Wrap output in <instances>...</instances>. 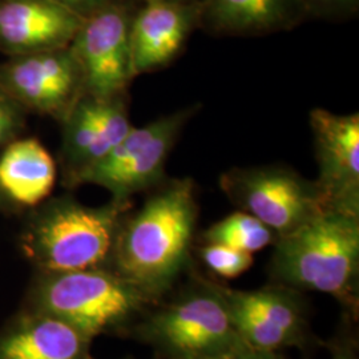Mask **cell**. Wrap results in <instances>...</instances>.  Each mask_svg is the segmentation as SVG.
I'll return each mask as SVG.
<instances>
[{
  "instance_id": "cell-1",
  "label": "cell",
  "mask_w": 359,
  "mask_h": 359,
  "mask_svg": "<svg viewBox=\"0 0 359 359\" xmlns=\"http://www.w3.org/2000/svg\"><path fill=\"white\" fill-rule=\"evenodd\" d=\"M197 218L193 180L161 182L137 212L121 219L108 268L154 304L161 301L193 269Z\"/></svg>"
},
{
  "instance_id": "cell-2",
  "label": "cell",
  "mask_w": 359,
  "mask_h": 359,
  "mask_svg": "<svg viewBox=\"0 0 359 359\" xmlns=\"http://www.w3.org/2000/svg\"><path fill=\"white\" fill-rule=\"evenodd\" d=\"M271 283L333 297L358 320L359 215L325 209L297 231L277 238Z\"/></svg>"
},
{
  "instance_id": "cell-3",
  "label": "cell",
  "mask_w": 359,
  "mask_h": 359,
  "mask_svg": "<svg viewBox=\"0 0 359 359\" xmlns=\"http://www.w3.org/2000/svg\"><path fill=\"white\" fill-rule=\"evenodd\" d=\"M130 335L157 359H226L246 345L236 332L219 283L194 271L147 310Z\"/></svg>"
},
{
  "instance_id": "cell-4",
  "label": "cell",
  "mask_w": 359,
  "mask_h": 359,
  "mask_svg": "<svg viewBox=\"0 0 359 359\" xmlns=\"http://www.w3.org/2000/svg\"><path fill=\"white\" fill-rule=\"evenodd\" d=\"M154 302L109 268L48 273L38 292L39 311L69 323L90 339L130 334Z\"/></svg>"
},
{
  "instance_id": "cell-5",
  "label": "cell",
  "mask_w": 359,
  "mask_h": 359,
  "mask_svg": "<svg viewBox=\"0 0 359 359\" xmlns=\"http://www.w3.org/2000/svg\"><path fill=\"white\" fill-rule=\"evenodd\" d=\"M130 203L99 208L63 198L52 203L28 233L26 248L48 273L108 268L120 222Z\"/></svg>"
},
{
  "instance_id": "cell-6",
  "label": "cell",
  "mask_w": 359,
  "mask_h": 359,
  "mask_svg": "<svg viewBox=\"0 0 359 359\" xmlns=\"http://www.w3.org/2000/svg\"><path fill=\"white\" fill-rule=\"evenodd\" d=\"M197 108L189 107L133 128L100 161L77 173L72 184H96L127 203L136 193L154 189L164 180L169 154Z\"/></svg>"
},
{
  "instance_id": "cell-7",
  "label": "cell",
  "mask_w": 359,
  "mask_h": 359,
  "mask_svg": "<svg viewBox=\"0 0 359 359\" xmlns=\"http://www.w3.org/2000/svg\"><path fill=\"white\" fill-rule=\"evenodd\" d=\"M219 188L233 205L258 218L277 238L326 209L316 181L280 165L233 168L221 175Z\"/></svg>"
},
{
  "instance_id": "cell-8",
  "label": "cell",
  "mask_w": 359,
  "mask_h": 359,
  "mask_svg": "<svg viewBox=\"0 0 359 359\" xmlns=\"http://www.w3.org/2000/svg\"><path fill=\"white\" fill-rule=\"evenodd\" d=\"M233 326L250 348L281 353L286 348L310 350L321 344L309 323L302 293L270 283L257 290H237L219 283Z\"/></svg>"
},
{
  "instance_id": "cell-9",
  "label": "cell",
  "mask_w": 359,
  "mask_h": 359,
  "mask_svg": "<svg viewBox=\"0 0 359 359\" xmlns=\"http://www.w3.org/2000/svg\"><path fill=\"white\" fill-rule=\"evenodd\" d=\"M130 25L117 8H104L84 20L69 50L76 59L83 88L96 100L121 96L133 79Z\"/></svg>"
},
{
  "instance_id": "cell-10",
  "label": "cell",
  "mask_w": 359,
  "mask_h": 359,
  "mask_svg": "<svg viewBox=\"0 0 359 359\" xmlns=\"http://www.w3.org/2000/svg\"><path fill=\"white\" fill-rule=\"evenodd\" d=\"M310 127L318 163L316 184L326 209L359 215V115L317 108Z\"/></svg>"
},
{
  "instance_id": "cell-11",
  "label": "cell",
  "mask_w": 359,
  "mask_h": 359,
  "mask_svg": "<svg viewBox=\"0 0 359 359\" xmlns=\"http://www.w3.org/2000/svg\"><path fill=\"white\" fill-rule=\"evenodd\" d=\"M1 79L16 99L47 114L67 116L84 90L69 48L23 55L4 67Z\"/></svg>"
},
{
  "instance_id": "cell-12",
  "label": "cell",
  "mask_w": 359,
  "mask_h": 359,
  "mask_svg": "<svg viewBox=\"0 0 359 359\" xmlns=\"http://www.w3.org/2000/svg\"><path fill=\"white\" fill-rule=\"evenodd\" d=\"M83 23L57 0H6L0 4V47L20 56L67 48Z\"/></svg>"
},
{
  "instance_id": "cell-13",
  "label": "cell",
  "mask_w": 359,
  "mask_h": 359,
  "mask_svg": "<svg viewBox=\"0 0 359 359\" xmlns=\"http://www.w3.org/2000/svg\"><path fill=\"white\" fill-rule=\"evenodd\" d=\"M194 11L179 0H147L129 28L133 76L172 63L188 38Z\"/></svg>"
},
{
  "instance_id": "cell-14",
  "label": "cell",
  "mask_w": 359,
  "mask_h": 359,
  "mask_svg": "<svg viewBox=\"0 0 359 359\" xmlns=\"http://www.w3.org/2000/svg\"><path fill=\"white\" fill-rule=\"evenodd\" d=\"M90 341L69 323L39 311L0 338V359H92Z\"/></svg>"
},
{
  "instance_id": "cell-15",
  "label": "cell",
  "mask_w": 359,
  "mask_h": 359,
  "mask_svg": "<svg viewBox=\"0 0 359 359\" xmlns=\"http://www.w3.org/2000/svg\"><path fill=\"white\" fill-rule=\"evenodd\" d=\"M56 165L36 139L13 142L0 157V189L22 205L43 201L55 185Z\"/></svg>"
},
{
  "instance_id": "cell-16",
  "label": "cell",
  "mask_w": 359,
  "mask_h": 359,
  "mask_svg": "<svg viewBox=\"0 0 359 359\" xmlns=\"http://www.w3.org/2000/svg\"><path fill=\"white\" fill-rule=\"evenodd\" d=\"M304 7L301 0H205L204 16L225 34H264L289 27Z\"/></svg>"
},
{
  "instance_id": "cell-17",
  "label": "cell",
  "mask_w": 359,
  "mask_h": 359,
  "mask_svg": "<svg viewBox=\"0 0 359 359\" xmlns=\"http://www.w3.org/2000/svg\"><path fill=\"white\" fill-rule=\"evenodd\" d=\"M65 154L71 180L107 154L99 132L96 99H79L67 114Z\"/></svg>"
},
{
  "instance_id": "cell-18",
  "label": "cell",
  "mask_w": 359,
  "mask_h": 359,
  "mask_svg": "<svg viewBox=\"0 0 359 359\" xmlns=\"http://www.w3.org/2000/svg\"><path fill=\"white\" fill-rule=\"evenodd\" d=\"M201 241L203 244L226 245L253 255L274 244L277 236L258 218L238 210L210 225L201 234Z\"/></svg>"
},
{
  "instance_id": "cell-19",
  "label": "cell",
  "mask_w": 359,
  "mask_h": 359,
  "mask_svg": "<svg viewBox=\"0 0 359 359\" xmlns=\"http://www.w3.org/2000/svg\"><path fill=\"white\" fill-rule=\"evenodd\" d=\"M198 256L208 269L225 280L240 277L253 265V255L226 245L203 244Z\"/></svg>"
},
{
  "instance_id": "cell-20",
  "label": "cell",
  "mask_w": 359,
  "mask_h": 359,
  "mask_svg": "<svg viewBox=\"0 0 359 359\" xmlns=\"http://www.w3.org/2000/svg\"><path fill=\"white\" fill-rule=\"evenodd\" d=\"M354 320L353 317L344 314L341 325L326 344L330 351L332 359H359L358 337L354 332Z\"/></svg>"
},
{
  "instance_id": "cell-21",
  "label": "cell",
  "mask_w": 359,
  "mask_h": 359,
  "mask_svg": "<svg viewBox=\"0 0 359 359\" xmlns=\"http://www.w3.org/2000/svg\"><path fill=\"white\" fill-rule=\"evenodd\" d=\"M19 126V116L13 104L0 93V144L7 142Z\"/></svg>"
},
{
  "instance_id": "cell-22",
  "label": "cell",
  "mask_w": 359,
  "mask_h": 359,
  "mask_svg": "<svg viewBox=\"0 0 359 359\" xmlns=\"http://www.w3.org/2000/svg\"><path fill=\"white\" fill-rule=\"evenodd\" d=\"M304 7L320 13H344L351 11L357 0H301Z\"/></svg>"
},
{
  "instance_id": "cell-23",
  "label": "cell",
  "mask_w": 359,
  "mask_h": 359,
  "mask_svg": "<svg viewBox=\"0 0 359 359\" xmlns=\"http://www.w3.org/2000/svg\"><path fill=\"white\" fill-rule=\"evenodd\" d=\"M231 359H286L281 353L276 351H264L245 346L241 351H238Z\"/></svg>"
},
{
  "instance_id": "cell-24",
  "label": "cell",
  "mask_w": 359,
  "mask_h": 359,
  "mask_svg": "<svg viewBox=\"0 0 359 359\" xmlns=\"http://www.w3.org/2000/svg\"><path fill=\"white\" fill-rule=\"evenodd\" d=\"M102 0H65V6L77 13L80 8H93Z\"/></svg>"
},
{
  "instance_id": "cell-25",
  "label": "cell",
  "mask_w": 359,
  "mask_h": 359,
  "mask_svg": "<svg viewBox=\"0 0 359 359\" xmlns=\"http://www.w3.org/2000/svg\"><path fill=\"white\" fill-rule=\"evenodd\" d=\"M179 1H185L187 3V0H179Z\"/></svg>"
},
{
  "instance_id": "cell-26",
  "label": "cell",
  "mask_w": 359,
  "mask_h": 359,
  "mask_svg": "<svg viewBox=\"0 0 359 359\" xmlns=\"http://www.w3.org/2000/svg\"><path fill=\"white\" fill-rule=\"evenodd\" d=\"M226 359H231V358H226Z\"/></svg>"
},
{
  "instance_id": "cell-27",
  "label": "cell",
  "mask_w": 359,
  "mask_h": 359,
  "mask_svg": "<svg viewBox=\"0 0 359 359\" xmlns=\"http://www.w3.org/2000/svg\"><path fill=\"white\" fill-rule=\"evenodd\" d=\"M92 359H93V358H92ZM156 359H157V358H156Z\"/></svg>"
}]
</instances>
